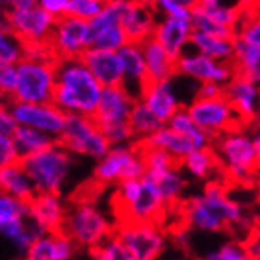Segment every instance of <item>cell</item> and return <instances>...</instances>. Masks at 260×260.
Instances as JSON below:
<instances>
[{"label": "cell", "instance_id": "cell-24", "mask_svg": "<svg viewBox=\"0 0 260 260\" xmlns=\"http://www.w3.org/2000/svg\"><path fill=\"white\" fill-rule=\"evenodd\" d=\"M78 245L60 231L41 236L36 244L26 251L22 260H75Z\"/></svg>", "mask_w": 260, "mask_h": 260}, {"label": "cell", "instance_id": "cell-56", "mask_svg": "<svg viewBox=\"0 0 260 260\" xmlns=\"http://www.w3.org/2000/svg\"><path fill=\"white\" fill-rule=\"evenodd\" d=\"M258 84H260V82H258Z\"/></svg>", "mask_w": 260, "mask_h": 260}, {"label": "cell", "instance_id": "cell-31", "mask_svg": "<svg viewBox=\"0 0 260 260\" xmlns=\"http://www.w3.org/2000/svg\"><path fill=\"white\" fill-rule=\"evenodd\" d=\"M233 67L238 76L260 82V49L245 43L244 39H234V61Z\"/></svg>", "mask_w": 260, "mask_h": 260}, {"label": "cell", "instance_id": "cell-7", "mask_svg": "<svg viewBox=\"0 0 260 260\" xmlns=\"http://www.w3.org/2000/svg\"><path fill=\"white\" fill-rule=\"evenodd\" d=\"M214 151L217 152L221 171L229 180L247 182L255 177L258 162H256L253 136L244 130H233L214 140Z\"/></svg>", "mask_w": 260, "mask_h": 260}, {"label": "cell", "instance_id": "cell-27", "mask_svg": "<svg viewBox=\"0 0 260 260\" xmlns=\"http://www.w3.org/2000/svg\"><path fill=\"white\" fill-rule=\"evenodd\" d=\"M0 188H2V193L26 201V203H30L38 195L30 175L22 168L21 162L8 166V168H0Z\"/></svg>", "mask_w": 260, "mask_h": 260}, {"label": "cell", "instance_id": "cell-29", "mask_svg": "<svg viewBox=\"0 0 260 260\" xmlns=\"http://www.w3.org/2000/svg\"><path fill=\"white\" fill-rule=\"evenodd\" d=\"M180 168L193 179L210 182L212 177L217 173V169H221V164H219V158H217L214 147H210V149H197L191 154H188L180 162Z\"/></svg>", "mask_w": 260, "mask_h": 260}, {"label": "cell", "instance_id": "cell-8", "mask_svg": "<svg viewBox=\"0 0 260 260\" xmlns=\"http://www.w3.org/2000/svg\"><path fill=\"white\" fill-rule=\"evenodd\" d=\"M58 60H22L17 65V91L10 99L22 104H54Z\"/></svg>", "mask_w": 260, "mask_h": 260}, {"label": "cell", "instance_id": "cell-10", "mask_svg": "<svg viewBox=\"0 0 260 260\" xmlns=\"http://www.w3.org/2000/svg\"><path fill=\"white\" fill-rule=\"evenodd\" d=\"M58 141L71 154L95 158L97 162L112 149L110 141L106 140L103 130L99 128L95 119L86 115H67L63 134Z\"/></svg>", "mask_w": 260, "mask_h": 260}, {"label": "cell", "instance_id": "cell-6", "mask_svg": "<svg viewBox=\"0 0 260 260\" xmlns=\"http://www.w3.org/2000/svg\"><path fill=\"white\" fill-rule=\"evenodd\" d=\"M21 164L30 175L38 193L60 195L73 168V154L60 141H56L52 147L24 158Z\"/></svg>", "mask_w": 260, "mask_h": 260}, {"label": "cell", "instance_id": "cell-26", "mask_svg": "<svg viewBox=\"0 0 260 260\" xmlns=\"http://www.w3.org/2000/svg\"><path fill=\"white\" fill-rule=\"evenodd\" d=\"M140 147H151V149H160V151H166L168 154H171L173 158H177L179 162H182L188 154H191L195 149V145L191 143L186 136L179 134L177 130H173L171 126H162L156 134H152L151 138L136 143Z\"/></svg>", "mask_w": 260, "mask_h": 260}, {"label": "cell", "instance_id": "cell-44", "mask_svg": "<svg viewBox=\"0 0 260 260\" xmlns=\"http://www.w3.org/2000/svg\"><path fill=\"white\" fill-rule=\"evenodd\" d=\"M104 6H106V2H103V0H69L67 15L91 22L104 10Z\"/></svg>", "mask_w": 260, "mask_h": 260}, {"label": "cell", "instance_id": "cell-47", "mask_svg": "<svg viewBox=\"0 0 260 260\" xmlns=\"http://www.w3.org/2000/svg\"><path fill=\"white\" fill-rule=\"evenodd\" d=\"M19 162H21V156L17 151L15 140L0 136V168H8V166H13V164Z\"/></svg>", "mask_w": 260, "mask_h": 260}, {"label": "cell", "instance_id": "cell-49", "mask_svg": "<svg viewBox=\"0 0 260 260\" xmlns=\"http://www.w3.org/2000/svg\"><path fill=\"white\" fill-rule=\"evenodd\" d=\"M225 95V86L221 84H214V82H206V84H197L193 99H217Z\"/></svg>", "mask_w": 260, "mask_h": 260}, {"label": "cell", "instance_id": "cell-12", "mask_svg": "<svg viewBox=\"0 0 260 260\" xmlns=\"http://www.w3.org/2000/svg\"><path fill=\"white\" fill-rule=\"evenodd\" d=\"M49 47L56 60H76L91 49V26L78 17L65 15L56 21Z\"/></svg>", "mask_w": 260, "mask_h": 260}, {"label": "cell", "instance_id": "cell-34", "mask_svg": "<svg viewBox=\"0 0 260 260\" xmlns=\"http://www.w3.org/2000/svg\"><path fill=\"white\" fill-rule=\"evenodd\" d=\"M168 126L177 130L179 134L186 136V138L195 145V149H210V147H214V138L208 136L205 130H201L199 126L195 125V121L191 119V115L188 114L186 106L175 114V117L169 121Z\"/></svg>", "mask_w": 260, "mask_h": 260}, {"label": "cell", "instance_id": "cell-22", "mask_svg": "<svg viewBox=\"0 0 260 260\" xmlns=\"http://www.w3.org/2000/svg\"><path fill=\"white\" fill-rule=\"evenodd\" d=\"M82 60L89 67L93 76L97 78L99 84L104 89L106 87H119L125 84V75H123L119 52L89 49L86 54L82 56Z\"/></svg>", "mask_w": 260, "mask_h": 260}, {"label": "cell", "instance_id": "cell-1", "mask_svg": "<svg viewBox=\"0 0 260 260\" xmlns=\"http://www.w3.org/2000/svg\"><path fill=\"white\" fill-rule=\"evenodd\" d=\"M180 210L186 225L203 233H221L245 221L244 208L229 197L227 186L219 180L206 182L201 193L191 195L180 205Z\"/></svg>", "mask_w": 260, "mask_h": 260}, {"label": "cell", "instance_id": "cell-17", "mask_svg": "<svg viewBox=\"0 0 260 260\" xmlns=\"http://www.w3.org/2000/svg\"><path fill=\"white\" fill-rule=\"evenodd\" d=\"M158 21L160 19L152 4L126 0L125 11L121 17V26L125 30L130 43L143 45L147 39H151L154 36Z\"/></svg>", "mask_w": 260, "mask_h": 260}, {"label": "cell", "instance_id": "cell-14", "mask_svg": "<svg viewBox=\"0 0 260 260\" xmlns=\"http://www.w3.org/2000/svg\"><path fill=\"white\" fill-rule=\"evenodd\" d=\"M4 106L15 117L19 126L36 128L52 136L54 140H60V136L63 134L67 114L61 112L56 104H22L6 101Z\"/></svg>", "mask_w": 260, "mask_h": 260}, {"label": "cell", "instance_id": "cell-25", "mask_svg": "<svg viewBox=\"0 0 260 260\" xmlns=\"http://www.w3.org/2000/svg\"><path fill=\"white\" fill-rule=\"evenodd\" d=\"M143 58L147 63V73H149V82H164L173 80L179 76L177 71V60L169 56V52L158 43L156 39L151 38L141 45Z\"/></svg>", "mask_w": 260, "mask_h": 260}, {"label": "cell", "instance_id": "cell-53", "mask_svg": "<svg viewBox=\"0 0 260 260\" xmlns=\"http://www.w3.org/2000/svg\"><path fill=\"white\" fill-rule=\"evenodd\" d=\"M253 143H255L256 162H258V169H260V132H255V134H253Z\"/></svg>", "mask_w": 260, "mask_h": 260}, {"label": "cell", "instance_id": "cell-11", "mask_svg": "<svg viewBox=\"0 0 260 260\" xmlns=\"http://www.w3.org/2000/svg\"><path fill=\"white\" fill-rule=\"evenodd\" d=\"M186 110L195 121V125L214 140L227 132L238 130L240 125H244L225 95L217 99H191Z\"/></svg>", "mask_w": 260, "mask_h": 260}, {"label": "cell", "instance_id": "cell-45", "mask_svg": "<svg viewBox=\"0 0 260 260\" xmlns=\"http://www.w3.org/2000/svg\"><path fill=\"white\" fill-rule=\"evenodd\" d=\"M249 256L247 245L238 244V242H227V244L219 245L217 249L210 251L205 256V260H244Z\"/></svg>", "mask_w": 260, "mask_h": 260}, {"label": "cell", "instance_id": "cell-9", "mask_svg": "<svg viewBox=\"0 0 260 260\" xmlns=\"http://www.w3.org/2000/svg\"><path fill=\"white\" fill-rule=\"evenodd\" d=\"M147 175L145 160L136 143L115 145L93 169V180L101 186L119 184L123 180H140Z\"/></svg>", "mask_w": 260, "mask_h": 260}, {"label": "cell", "instance_id": "cell-16", "mask_svg": "<svg viewBox=\"0 0 260 260\" xmlns=\"http://www.w3.org/2000/svg\"><path fill=\"white\" fill-rule=\"evenodd\" d=\"M136 103H138V99L132 97L123 86L106 87L103 91V99H101L99 110L93 119L101 130L108 128V126L128 125Z\"/></svg>", "mask_w": 260, "mask_h": 260}, {"label": "cell", "instance_id": "cell-51", "mask_svg": "<svg viewBox=\"0 0 260 260\" xmlns=\"http://www.w3.org/2000/svg\"><path fill=\"white\" fill-rule=\"evenodd\" d=\"M247 251H249L251 256H255L256 260H260V236H255L251 240L249 245H247Z\"/></svg>", "mask_w": 260, "mask_h": 260}, {"label": "cell", "instance_id": "cell-37", "mask_svg": "<svg viewBox=\"0 0 260 260\" xmlns=\"http://www.w3.org/2000/svg\"><path fill=\"white\" fill-rule=\"evenodd\" d=\"M191 26H193V32L201 34H208V36H216V38L221 39H231L234 41L236 39V30L227 26H221L219 22H216L212 17H208L205 11L201 10V6L195 2L193 11H191Z\"/></svg>", "mask_w": 260, "mask_h": 260}, {"label": "cell", "instance_id": "cell-23", "mask_svg": "<svg viewBox=\"0 0 260 260\" xmlns=\"http://www.w3.org/2000/svg\"><path fill=\"white\" fill-rule=\"evenodd\" d=\"M121 65H123V75H125V87L126 91L134 99L140 101L147 84H149V73H147V63L143 58L141 45L128 43L119 50Z\"/></svg>", "mask_w": 260, "mask_h": 260}, {"label": "cell", "instance_id": "cell-4", "mask_svg": "<svg viewBox=\"0 0 260 260\" xmlns=\"http://www.w3.org/2000/svg\"><path fill=\"white\" fill-rule=\"evenodd\" d=\"M61 231L78 247L93 251L110 236H114L117 225H114V221L108 219V216L91 199H80L69 205Z\"/></svg>", "mask_w": 260, "mask_h": 260}, {"label": "cell", "instance_id": "cell-20", "mask_svg": "<svg viewBox=\"0 0 260 260\" xmlns=\"http://www.w3.org/2000/svg\"><path fill=\"white\" fill-rule=\"evenodd\" d=\"M152 38L168 50L171 58L179 61L184 56V52H188V47L191 45L193 26H191V21H179V19L160 17Z\"/></svg>", "mask_w": 260, "mask_h": 260}, {"label": "cell", "instance_id": "cell-15", "mask_svg": "<svg viewBox=\"0 0 260 260\" xmlns=\"http://www.w3.org/2000/svg\"><path fill=\"white\" fill-rule=\"evenodd\" d=\"M177 71H179V76L190 78L197 84L214 82V84L227 86L236 76L233 63H221V61L212 60L193 49L184 52V56L177 61Z\"/></svg>", "mask_w": 260, "mask_h": 260}, {"label": "cell", "instance_id": "cell-50", "mask_svg": "<svg viewBox=\"0 0 260 260\" xmlns=\"http://www.w3.org/2000/svg\"><path fill=\"white\" fill-rule=\"evenodd\" d=\"M39 4L45 11H49L56 21L67 15V8H69V0H39Z\"/></svg>", "mask_w": 260, "mask_h": 260}, {"label": "cell", "instance_id": "cell-33", "mask_svg": "<svg viewBox=\"0 0 260 260\" xmlns=\"http://www.w3.org/2000/svg\"><path fill=\"white\" fill-rule=\"evenodd\" d=\"M128 125H130V128H132L136 143H140V141L151 138V136L156 134L162 126H166L156 115L152 114L151 110L147 108L145 103H141V101L136 103L134 110H132V115H130Z\"/></svg>", "mask_w": 260, "mask_h": 260}, {"label": "cell", "instance_id": "cell-48", "mask_svg": "<svg viewBox=\"0 0 260 260\" xmlns=\"http://www.w3.org/2000/svg\"><path fill=\"white\" fill-rule=\"evenodd\" d=\"M17 130H19V123H17L15 117L8 112V108L2 106V110H0V136L13 138V136L17 134Z\"/></svg>", "mask_w": 260, "mask_h": 260}, {"label": "cell", "instance_id": "cell-41", "mask_svg": "<svg viewBox=\"0 0 260 260\" xmlns=\"http://www.w3.org/2000/svg\"><path fill=\"white\" fill-rule=\"evenodd\" d=\"M30 217V203L15 199L11 195H0V225Z\"/></svg>", "mask_w": 260, "mask_h": 260}, {"label": "cell", "instance_id": "cell-28", "mask_svg": "<svg viewBox=\"0 0 260 260\" xmlns=\"http://www.w3.org/2000/svg\"><path fill=\"white\" fill-rule=\"evenodd\" d=\"M147 177L154 182L158 193H160V197H162V201L166 203L168 208L180 206L184 203L182 197H184L188 180H186L184 173H182V168H177L164 175H156V177H152V175H147Z\"/></svg>", "mask_w": 260, "mask_h": 260}, {"label": "cell", "instance_id": "cell-13", "mask_svg": "<svg viewBox=\"0 0 260 260\" xmlns=\"http://www.w3.org/2000/svg\"><path fill=\"white\" fill-rule=\"evenodd\" d=\"M115 234L134 260H158L168 247V236L158 223H123Z\"/></svg>", "mask_w": 260, "mask_h": 260}, {"label": "cell", "instance_id": "cell-21", "mask_svg": "<svg viewBox=\"0 0 260 260\" xmlns=\"http://www.w3.org/2000/svg\"><path fill=\"white\" fill-rule=\"evenodd\" d=\"M69 206L58 193H38L30 201V217L45 233H60Z\"/></svg>", "mask_w": 260, "mask_h": 260}, {"label": "cell", "instance_id": "cell-46", "mask_svg": "<svg viewBox=\"0 0 260 260\" xmlns=\"http://www.w3.org/2000/svg\"><path fill=\"white\" fill-rule=\"evenodd\" d=\"M19 82V71L17 65H0V93L6 101H10L17 91Z\"/></svg>", "mask_w": 260, "mask_h": 260}, {"label": "cell", "instance_id": "cell-42", "mask_svg": "<svg viewBox=\"0 0 260 260\" xmlns=\"http://www.w3.org/2000/svg\"><path fill=\"white\" fill-rule=\"evenodd\" d=\"M89 253H91L93 260H134L132 253L126 249V245L121 242L117 234L110 236L106 242H103Z\"/></svg>", "mask_w": 260, "mask_h": 260}, {"label": "cell", "instance_id": "cell-35", "mask_svg": "<svg viewBox=\"0 0 260 260\" xmlns=\"http://www.w3.org/2000/svg\"><path fill=\"white\" fill-rule=\"evenodd\" d=\"M197 4L201 6V10L205 11L206 15L219 22L221 26L233 28V30L238 28L240 19H242V6H231L219 2V0H199Z\"/></svg>", "mask_w": 260, "mask_h": 260}, {"label": "cell", "instance_id": "cell-36", "mask_svg": "<svg viewBox=\"0 0 260 260\" xmlns=\"http://www.w3.org/2000/svg\"><path fill=\"white\" fill-rule=\"evenodd\" d=\"M236 38L260 49V4H242V19L236 28Z\"/></svg>", "mask_w": 260, "mask_h": 260}, {"label": "cell", "instance_id": "cell-38", "mask_svg": "<svg viewBox=\"0 0 260 260\" xmlns=\"http://www.w3.org/2000/svg\"><path fill=\"white\" fill-rule=\"evenodd\" d=\"M141 156L145 160L147 166V175H164L168 171H173V169L180 168V162L177 158H173L171 154H168L166 151H160V149H151V147H140Z\"/></svg>", "mask_w": 260, "mask_h": 260}, {"label": "cell", "instance_id": "cell-3", "mask_svg": "<svg viewBox=\"0 0 260 260\" xmlns=\"http://www.w3.org/2000/svg\"><path fill=\"white\" fill-rule=\"evenodd\" d=\"M112 208L117 225L123 223H162L169 210L149 177L140 180H123L115 186Z\"/></svg>", "mask_w": 260, "mask_h": 260}, {"label": "cell", "instance_id": "cell-39", "mask_svg": "<svg viewBox=\"0 0 260 260\" xmlns=\"http://www.w3.org/2000/svg\"><path fill=\"white\" fill-rule=\"evenodd\" d=\"M26 58V45L11 32H0V65H19Z\"/></svg>", "mask_w": 260, "mask_h": 260}, {"label": "cell", "instance_id": "cell-32", "mask_svg": "<svg viewBox=\"0 0 260 260\" xmlns=\"http://www.w3.org/2000/svg\"><path fill=\"white\" fill-rule=\"evenodd\" d=\"M17 145V151H19V156H21V162L24 158L32 156V154H38V152L45 151L52 147L58 140H54L52 136L45 134V132H39L36 128H30V126H19L17 134L13 136Z\"/></svg>", "mask_w": 260, "mask_h": 260}, {"label": "cell", "instance_id": "cell-54", "mask_svg": "<svg viewBox=\"0 0 260 260\" xmlns=\"http://www.w3.org/2000/svg\"><path fill=\"white\" fill-rule=\"evenodd\" d=\"M244 260H256V258H255V256H251V255H249L247 258H244Z\"/></svg>", "mask_w": 260, "mask_h": 260}, {"label": "cell", "instance_id": "cell-5", "mask_svg": "<svg viewBox=\"0 0 260 260\" xmlns=\"http://www.w3.org/2000/svg\"><path fill=\"white\" fill-rule=\"evenodd\" d=\"M2 32L15 34L24 45H49L56 19L36 0L4 2Z\"/></svg>", "mask_w": 260, "mask_h": 260}, {"label": "cell", "instance_id": "cell-55", "mask_svg": "<svg viewBox=\"0 0 260 260\" xmlns=\"http://www.w3.org/2000/svg\"><path fill=\"white\" fill-rule=\"evenodd\" d=\"M258 184H260V180H258Z\"/></svg>", "mask_w": 260, "mask_h": 260}, {"label": "cell", "instance_id": "cell-19", "mask_svg": "<svg viewBox=\"0 0 260 260\" xmlns=\"http://www.w3.org/2000/svg\"><path fill=\"white\" fill-rule=\"evenodd\" d=\"M140 101L145 103L147 108L151 110L164 125H168L175 117V114L184 108L179 91H177V86H175V80L149 82Z\"/></svg>", "mask_w": 260, "mask_h": 260}, {"label": "cell", "instance_id": "cell-40", "mask_svg": "<svg viewBox=\"0 0 260 260\" xmlns=\"http://www.w3.org/2000/svg\"><path fill=\"white\" fill-rule=\"evenodd\" d=\"M128 43L130 41H128V38H126V34L121 24L106 28V30L99 32L97 36H93L91 38V49L112 50V52H119V50Z\"/></svg>", "mask_w": 260, "mask_h": 260}, {"label": "cell", "instance_id": "cell-18", "mask_svg": "<svg viewBox=\"0 0 260 260\" xmlns=\"http://www.w3.org/2000/svg\"><path fill=\"white\" fill-rule=\"evenodd\" d=\"M225 97L236 110L242 123H253L260 117V84L245 76H234L225 86Z\"/></svg>", "mask_w": 260, "mask_h": 260}, {"label": "cell", "instance_id": "cell-43", "mask_svg": "<svg viewBox=\"0 0 260 260\" xmlns=\"http://www.w3.org/2000/svg\"><path fill=\"white\" fill-rule=\"evenodd\" d=\"M152 6L160 17L191 21V11H193L195 2L191 0H156V2H152Z\"/></svg>", "mask_w": 260, "mask_h": 260}, {"label": "cell", "instance_id": "cell-52", "mask_svg": "<svg viewBox=\"0 0 260 260\" xmlns=\"http://www.w3.org/2000/svg\"><path fill=\"white\" fill-rule=\"evenodd\" d=\"M186 231H188L186 227H180V229H177V231H175V233H177V244H179V245H186V240H188V236H186Z\"/></svg>", "mask_w": 260, "mask_h": 260}, {"label": "cell", "instance_id": "cell-2", "mask_svg": "<svg viewBox=\"0 0 260 260\" xmlns=\"http://www.w3.org/2000/svg\"><path fill=\"white\" fill-rule=\"evenodd\" d=\"M54 104L67 115L95 117L104 87L93 76L82 58L58 60Z\"/></svg>", "mask_w": 260, "mask_h": 260}, {"label": "cell", "instance_id": "cell-30", "mask_svg": "<svg viewBox=\"0 0 260 260\" xmlns=\"http://www.w3.org/2000/svg\"><path fill=\"white\" fill-rule=\"evenodd\" d=\"M191 49L208 56L212 60L221 61V63H233L234 61V41L221 39L208 34L193 32L191 38Z\"/></svg>", "mask_w": 260, "mask_h": 260}]
</instances>
